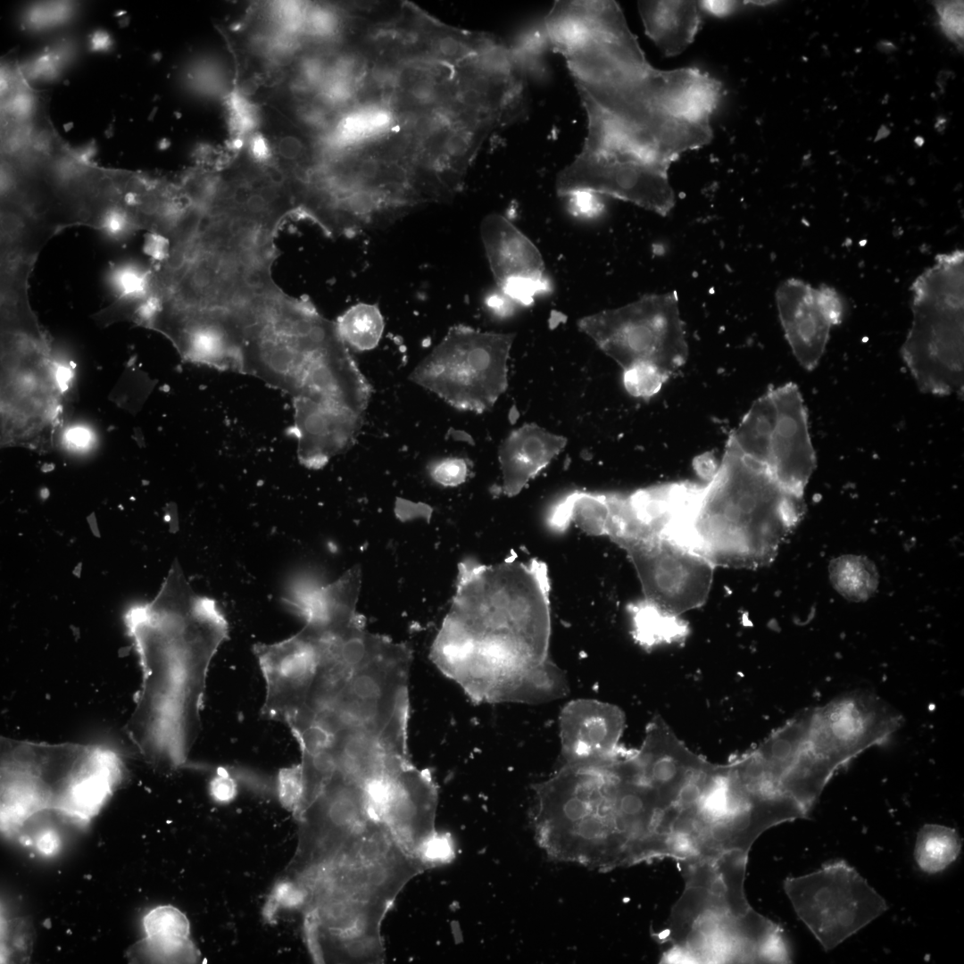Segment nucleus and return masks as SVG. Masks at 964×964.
<instances>
[{
  "instance_id": "obj_1",
  "label": "nucleus",
  "mask_w": 964,
  "mask_h": 964,
  "mask_svg": "<svg viewBox=\"0 0 964 964\" xmlns=\"http://www.w3.org/2000/svg\"><path fill=\"white\" fill-rule=\"evenodd\" d=\"M546 34L566 61L585 111L644 157L669 166L711 141L721 84L695 67H652L616 2H561Z\"/></svg>"
},
{
  "instance_id": "obj_2",
  "label": "nucleus",
  "mask_w": 964,
  "mask_h": 964,
  "mask_svg": "<svg viewBox=\"0 0 964 964\" xmlns=\"http://www.w3.org/2000/svg\"><path fill=\"white\" fill-rule=\"evenodd\" d=\"M124 623L142 672L126 732L148 760L177 769L202 731L207 676L228 638V621L213 599L193 590L175 561L155 597L130 607Z\"/></svg>"
},
{
  "instance_id": "obj_3",
  "label": "nucleus",
  "mask_w": 964,
  "mask_h": 964,
  "mask_svg": "<svg viewBox=\"0 0 964 964\" xmlns=\"http://www.w3.org/2000/svg\"><path fill=\"white\" fill-rule=\"evenodd\" d=\"M550 578L537 559L468 562L431 657L476 702H512L528 673L549 660Z\"/></svg>"
},
{
  "instance_id": "obj_4",
  "label": "nucleus",
  "mask_w": 964,
  "mask_h": 964,
  "mask_svg": "<svg viewBox=\"0 0 964 964\" xmlns=\"http://www.w3.org/2000/svg\"><path fill=\"white\" fill-rule=\"evenodd\" d=\"M682 810L668 808L635 752L563 766L538 801L533 826L553 859L599 870L676 857Z\"/></svg>"
},
{
  "instance_id": "obj_5",
  "label": "nucleus",
  "mask_w": 964,
  "mask_h": 964,
  "mask_svg": "<svg viewBox=\"0 0 964 964\" xmlns=\"http://www.w3.org/2000/svg\"><path fill=\"white\" fill-rule=\"evenodd\" d=\"M803 513V496L726 445L705 483L686 482L661 537L715 568L758 569L774 561Z\"/></svg>"
},
{
  "instance_id": "obj_6",
  "label": "nucleus",
  "mask_w": 964,
  "mask_h": 964,
  "mask_svg": "<svg viewBox=\"0 0 964 964\" xmlns=\"http://www.w3.org/2000/svg\"><path fill=\"white\" fill-rule=\"evenodd\" d=\"M748 854L678 861L685 889L660 938L665 962L786 963L782 928L755 911L744 888Z\"/></svg>"
},
{
  "instance_id": "obj_7",
  "label": "nucleus",
  "mask_w": 964,
  "mask_h": 964,
  "mask_svg": "<svg viewBox=\"0 0 964 964\" xmlns=\"http://www.w3.org/2000/svg\"><path fill=\"white\" fill-rule=\"evenodd\" d=\"M0 420L2 447L46 451L62 422L70 371L27 312L2 314Z\"/></svg>"
},
{
  "instance_id": "obj_8",
  "label": "nucleus",
  "mask_w": 964,
  "mask_h": 964,
  "mask_svg": "<svg viewBox=\"0 0 964 964\" xmlns=\"http://www.w3.org/2000/svg\"><path fill=\"white\" fill-rule=\"evenodd\" d=\"M963 265L962 250L938 254L911 286L912 322L902 355L923 393L963 392Z\"/></svg>"
},
{
  "instance_id": "obj_9",
  "label": "nucleus",
  "mask_w": 964,
  "mask_h": 964,
  "mask_svg": "<svg viewBox=\"0 0 964 964\" xmlns=\"http://www.w3.org/2000/svg\"><path fill=\"white\" fill-rule=\"evenodd\" d=\"M583 147L556 178L560 196L586 191L608 195L666 216L675 204L667 165L649 160L619 138L600 119L587 116Z\"/></svg>"
},
{
  "instance_id": "obj_10",
  "label": "nucleus",
  "mask_w": 964,
  "mask_h": 964,
  "mask_svg": "<svg viewBox=\"0 0 964 964\" xmlns=\"http://www.w3.org/2000/svg\"><path fill=\"white\" fill-rule=\"evenodd\" d=\"M578 328L622 370L656 366L669 378L688 357V344L676 291L651 294L626 305L587 315Z\"/></svg>"
},
{
  "instance_id": "obj_11",
  "label": "nucleus",
  "mask_w": 964,
  "mask_h": 964,
  "mask_svg": "<svg viewBox=\"0 0 964 964\" xmlns=\"http://www.w3.org/2000/svg\"><path fill=\"white\" fill-rule=\"evenodd\" d=\"M784 889L799 918L827 952L888 909L885 899L844 860L788 877Z\"/></svg>"
},
{
  "instance_id": "obj_12",
  "label": "nucleus",
  "mask_w": 964,
  "mask_h": 964,
  "mask_svg": "<svg viewBox=\"0 0 964 964\" xmlns=\"http://www.w3.org/2000/svg\"><path fill=\"white\" fill-rule=\"evenodd\" d=\"M515 334L452 328L426 362L443 369V393L455 405L483 411L507 387V361Z\"/></svg>"
},
{
  "instance_id": "obj_13",
  "label": "nucleus",
  "mask_w": 964,
  "mask_h": 964,
  "mask_svg": "<svg viewBox=\"0 0 964 964\" xmlns=\"http://www.w3.org/2000/svg\"><path fill=\"white\" fill-rule=\"evenodd\" d=\"M615 544L636 572L644 602L680 616L707 601L715 567L703 558L661 536Z\"/></svg>"
},
{
  "instance_id": "obj_14",
  "label": "nucleus",
  "mask_w": 964,
  "mask_h": 964,
  "mask_svg": "<svg viewBox=\"0 0 964 964\" xmlns=\"http://www.w3.org/2000/svg\"><path fill=\"white\" fill-rule=\"evenodd\" d=\"M373 818L367 786L335 769L300 817L302 861L308 871L331 862Z\"/></svg>"
},
{
  "instance_id": "obj_15",
  "label": "nucleus",
  "mask_w": 964,
  "mask_h": 964,
  "mask_svg": "<svg viewBox=\"0 0 964 964\" xmlns=\"http://www.w3.org/2000/svg\"><path fill=\"white\" fill-rule=\"evenodd\" d=\"M367 790L372 816L385 823L405 850L421 857L436 835L437 794L428 771L411 764L370 784Z\"/></svg>"
},
{
  "instance_id": "obj_16",
  "label": "nucleus",
  "mask_w": 964,
  "mask_h": 964,
  "mask_svg": "<svg viewBox=\"0 0 964 964\" xmlns=\"http://www.w3.org/2000/svg\"><path fill=\"white\" fill-rule=\"evenodd\" d=\"M775 297L793 354L802 368L812 370L825 353L832 328L844 320V297L832 287H814L794 278L783 281Z\"/></svg>"
},
{
  "instance_id": "obj_17",
  "label": "nucleus",
  "mask_w": 964,
  "mask_h": 964,
  "mask_svg": "<svg viewBox=\"0 0 964 964\" xmlns=\"http://www.w3.org/2000/svg\"><path fill=\"white\" fill-rule=\"evenodd\" d=\"M253 652L265 682L262 715L288 726L303 711L316 677L315 641L303 627L282 641L255 644Z\"/></svg>"
},
{
  "instance_id": "obj_18",
  "label": "nucleus",
  "mask_w": 964,
  "mask_h": 964,
  "mask_svg": "<svg viewBox=\"0 0 964 964\" xmlns=\"http://www.w3.org/2000/svg\"><path fill=\"white\" fill-rule=\"evenodd\" d=\"M776 406L767 470L785 490L803 496L816 468L807 410L797 385L770 388Z\"/></svg>"
},
{
  "instance_id": "obj_19",
  "label": "nucleus",
  "mask_w": 964,
  "mask_h": 964,
  "mask_svg": "<svg viewBox=\"0 0 964 964\" xmlns=\"http://www.w3.org/2000/svg\"><path fill=\"white\" fill-rule=\"evenodd\" d=\"M625 727L623 711L616 705L594 699H576L560 715V739L564 762L601 760L621 747Z\"/></svg>"
},
{
  "instance_id": "obj_20",
  "label": "nucleus",
  "mask_w": 964,
  "mask_h": 964,
  "mask_svg": "<svg viewBox=\"0 0 964 964\" xmlns=\"http://www.w3.org/2000/svg\"><path fill=\"white\" fill-rule=\"evenodd\" d=\"M644 778L668 808H676L681 790L710 761L693 752L661 716L648 723L639 749L634 751Z\"/></svg>"
},
{
  "instance_id": "obj_21",
  "label": "nucleus",
  "mask_w": 964,
  "mask_h": 964,
  "mask_svg": "<svg viewBox=\"0 0 964 964\" xmlns=\"http://www.w3.org/2000/svg\"><path fill=\"white\" fill-rule=\"evenodd\" d=\"M480 237L498 287L514 278H544V262L533 242L503 215L483 219Z\"/></svg>"
},
{
  "instance_id": "obj_22",
  "label": "nucleus",
  "mask_w": 964,
  "mask_h": 964,
  "mask_svg": "<svg viewBox=\"0 0 964 964\" xmlns=\"http://www.w3.org/2000/svg\"><path fill=\"white\" fill-rule=\"evenodd\" d=\"M566 444L565 437L535 423H527L513 430L499 451L503 493L510 496L519 494Z\"/></svg>"
},
{
  "instance_id": "obj_23",
  "label": "nucleus",
  "mask_w": 964,
  "mask_h": 964,
  "mask_svg": "<svg viewBox=\"0 0 964 964\" xmlns=\"http://www.w3.org/2000/svg\"><path fill=\"white\" fill-rule=\"evenodd\" d=\"M646 35L666 56L682 53L694 39L702 7L694 1H639Z\"/></svg>"
},
{
  "instance_id": "obj_24",
  "label": "nucleus",
  "mask_w": 964,
  "mask_h": 964,
  "mask_svg": "<svg viewBox=\"0 0 964 964\" xmlns=\"http://www.w3.org/2000/svg\"><path fill=\"white\" fill-rule=\"evenodd\" d=\"M811 715L812 709L802 711L752 750L766 777L777 791L780 778L793 765L804 746Z\"/></svg>"
},
{
  "instance_id": "obj_25",
  "label": "nucleus",
  "mask_w": 964,
  "mask_h": 964,
  "mask_svg": "<svg viewBox=\"0 0 964 964\" xmlns=\"http://www.w3.org/2000/svg\"><path fill=\"white\" fill-rule=\"evenodd\" d=\"M775 421L776 406L769 388L752 403L729 435L727 446L767 468Z\"/></svg>"
},
{
  "instance_id": "obj_26",
  "label": "nucleus",
  "mask_w": 964,
  "mask_h": 964,
  "mask_svg": "<svg viewBox=\"0 0 964 964\" xmlns=\"http://www.w3.org/2000/svg\"><path fill=\"white\" fill-rule=\"evenodd\" d=\"M610 511L611 493L577 491L553 506L548 520L557 530L572 523L589 535L605 536Z\"/></svg>"
},
{
  "instance_id": "obj_27",
  "label": "nucleus",
  "mask_w": 964,
  "mask_h": 964,
  "mask_svg": "<svg viewBox=\"0 0 964 964\" xmlns=\"http://www.w3.org/2000/svg\"><path fill=\"white\" fill-rule=\"evenodd\" d=\"M632 635L645 650L666 644H681L690 628L678 615L671 614L643 600L628 607Z\"/></svg>"
},
{
  "instance_id": "obj_28",
  "label": "nucleus",
  "mask_w": 964,
  "mask_h": 964,
  "mask_svg": "<svg viewBox=\"0 0 964 964\" xmlns=\"http://www.w3.org/2000/svg\"><path fill=\"white\" fill-rule=\"evenodd\" d=\"M960 849V838L953 828L926 824L918 833L914 858L922 871L936 874L957 859Z\"/></svg>"
},
{
  "instance_id": "obj_29",
  "label": "nucleus",
  "mask_w": 964,
  "mask_h": 964,
  "mask_svg": "<svg viewBox=\"0 0 964 964\" xmlns=\"http://www.w3.org/2000/svg\"><path fill=\"white\" fill-rule=\"evenodd\" d=\"M829 578L834 588L853 602L868 600L878 585L876 565L860 555H842L834 559L829 565Z\"/></svg>"
},
{
  "instance_id": "obj_30",
  "label": "nucleus",
  "mask_w": 964,
  "mask_h": 964,
  "mask_svg": "<svg viewBox=\"0 0 964 964\" xmlns=\"http://www.w3.org/2000/svg\"><path fill=\"white\" fill-rule=\"evenodd\" d=\"M144 942L158 951L176 952L192 945L188 919L172 906H159L149 911L144 918Z\"/></svg>"
},
{
  "instance_id": "obj_31",
  "label": "nucleus",
  "mask_w": 964,
  "mask_h": 964,
  "mask_svg": "<svg viewBox=\"0 0 964 964\" xmlns=\"http://www.w3.org/2000/svg\"><path fill=\"white\" fill-rule=\"evenodd\" d=\"M336 324L342 339L360 350L374 347L384 329V320L378 308L369 303L351 307Z\"/></svg>"
},
{
  "instance_id": "obj_32",
  "label": "nucleus",
  "mask_w": 964,
  "mask_h": 964,
  "mask_svg": "<svg viewBox=\"0 0 964 964\" xmlns=\"http://www.w3.org/2000/svg\"><path fill=\"white\" fill-rule=\"evenodd\" d=\"M669 378L659 368L648 363L635 364L623 370L625 389L635 397H652Z\"/></svg>"
},
{
  "instance_id": "obj_33",
  "label": "nucleus",
  "mask_w": 964,
  "mask_h": 964,
  "mask_svg": "<svg viewBox=\"0 0 964 964\" xmlns=\"http://www.w3.org/2000/svg\"><path fill=\"white\" fill-rule=\"evenodd\" d=\"M277 793L282 806L297 814L303 794L301 764L281 769L278 775Z\"/></svg>"
},
{
  "instance_id": "obj_34",
  "label": "nucleus",
  "mask_w": 964,
  "mask_h": 964,
  "mask_svg": "<svg viewBox=\"0 0 964 964\" xmlns=\"http://www.w3.org/2000/svg\"><path fill=\"white\" fill-rule=\"evenodd\" d=\"M936 9L941 18V25L946 35L953 41L963 38V3L939 2Z\"/></svg>"
},
{
  "instance_id": "obj_35",
  "label": "nucleus",
  "mask_w": 964,
  "mask_h": 964,
  "mask_svg": "<svg viewBox=\"0 0 964 964\" xmlns=\"http://www.w3.org/2000/svg\"><path fill=\"white\" fill-rule=\"evenodd\" d=\"M566 197L569 212L576 217L592 219L599 216L604 209L600 195L591 192H575Z\"/></svg>"
},
{
  "instance_id": "obj_36",
  "label": "nucleus",
  "mask_w": 964,
  "mask_h": 964,
  "mask_svg": "<svg viewBox=\"0 0 964 964\" xmlns=\"http://www.w3.org/2000/svg\"><path fill=\"white\" fill-rule=\"evenodd\" d=\"M467 471V465L463 460L446 459L435 467L433 477L444 486H456L465 480Z\"/></svg>"
},
{
  "instance_id": "obj_37",
  "label": "nucleus",
  "mask_w": 964,
  "mask_h": 964,
  "mask_svg": "<svg viewBox=\"0 0 964 964\" xmlns=\"http://www.w3.org/2000/svg\"><path fill=\"white\" fill-rule=\"evenodd\" d=\"M210 793L216 801L220 802H230L236 796V782L225 769H218L216 777L210 783Z\"/></svg>"
},
{
  "instance_id": "obj_38",
  "label": "nucleus",
  "mask_w": 964,
  "mask_h": 964,
  "mask_svg": "<svg viewBox=\"0 0 964 964\" xmlns=\"http://www.w3.org/2000/svg\"><path fill=\"white\" fill-rule=\"evenodd\" d=\"M36 845L41 853L53 854L60 847V838L54 831L46 830L38 835Z\"/></svg>"
},
{
  "instance_id": "obj_39",
  "label": "nucleus",
  "mask_w": 964,
  "mask_h": 964,
  "mask_svg": "<svg viewBox=\"0 0 964 964\" xmlns=\"http://www.w3.org/2000/svg\"><path fill=\"white\" fill-rule=\"evenodd\" d=\"M500 290V289H499ZM501 293L493 294L487 300V305L495 313L506 316L512 312V303L501 290Z\"/></svg>"
},
{
  "instance_id": "obj_40",
  "label": "nucleus",
  "mask_w": 964,
  "mask_h": 964,
  "mask_svg": "<svg viewBox=\"0 0 964 964\" xmlns=\"http://www.w3.org/2000/svg\"><path fill=\"white\" fill-rule=\"evenodd\" d=\"M67 442L76 448H84L89 445L91 435L88 430L82 428H73L66 433Z\"/></svg>"
}]
</instances>
